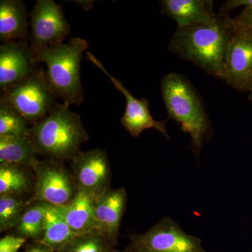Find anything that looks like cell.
I'll return each instance as SVG.
<instances>
[{"label":"cell","mask_w":252,"mask_h":252,"mask_svg":"<svg viewBox=\"0 0 252 252\" xmlns=\"http://www.w3.org/2000/svg\"><path fill=\"white\" fill-rule=\"evenodd\" d=\"M28 41H11L0 46V89L18 84L41 66Z\"/></svg>","instance_id":"7c38bea8"},{"label":"cell","mask_w":252,"mask_h":252,"mask_svg":"<svg viewBox=\"0 0 252 252\" xmlns=\"http://www.w3.org/2000/svg\"><path fill=\"white\" fill-rule=\"evenodd\" d=\"M223 81L239 92L251 89L252 28L238 23L225 53Z\"/></svg>","instance_id":"9c48e42d"},{"label":"cell","mask_w":252,"mask_h":252,"mask_svg":"<svg viewBox=\"0 0 252 252\" xmlns=\"http://www.w3.org/2000/svg\"><path fill=\"white\" fill-rule=\"evenodd\" d=\"M24 252H54L41 242H31L27 244Z\"/></svg>","instance_id":"4316f807"},{"label":"cell","mask_w":252,"mask_h":252,"mask_svg":"<svg viewBox=\"0 0 252 252\" xmlns=\"http://www.w3.org/2000/svg\"><path fill=\"white\" fill-rule=\"evenodd\" d=\"M39 154L36 146L28 136H0V163L31 168Z\"/></svg>","instance_id":"e0dca14e"},{"label":"cell","mask_w":252,"mask_h":252,"mask_svg":"<svg viewBox=\"0 0 252 252\" xmlns=\"http://www.w3.org/2000/svg\"><path fill=\"white\" fill-rule=\"evenodd\" d=\"M160 90L168 119H173L190 135L192 152L199 155L211 135L212 127L198 94L184 76L175 72L162 78Z\"/></svg>","instance_id":"7a4b0ae2"},{"label":"cell","mask_w":252,"mask_h":252,"mask_svg":"<svg viewBox=\"0 0 252 252\" xmlns=\"http://www.w3.org/2000/svg\"><path fill=\"white\" fill-rule=\"evenodd\" d=\"M30 46L34 54L62 44L70 34V26L62 7L53 0H37L31 14Z\"/></svg>","instance_id":"ba28073f"},{"label":"cell","mask_w":252,"mask_h":252,"mask_svg":"<svg viewBox=\"0 0 252 252\" xmlns=\"http://www.w3.org/2000/svg\"><path fill=\"white\" fill-rule=\"evenodd\" d=\"M115 247L98 231L79 235L57 252H113Z\"/></svg>","instance_id":"44dd1931"},{"label":"cell","mask_w":252,"mask_h":252,"mask_svg":"<svg viewBox=\"0 0 252 252\" xmlns=\"http://www.w3.org/2000/svg\"><path fill=\"white\" fill-rule=\"evenodd\" d=\"M49 204L41 201L28 204L15 229V235L31 240L41 241L44 232L46 209Z\"/></svg>","instance_id":"d6986e66"},{"label":"cell","mask_w":252,"mask_h":252,"mask_svg":"<svg viewBox=\"0 0 252 252\" xmlns=\"http://www.w3.org/2000/svg\"><path fill=\"white\" fill-rule=\"evenodd\" d=\"M132 252H207L200 238L188 234L180 225L164 217L150 229L130 235Z\"/></svg>","instance_id":"8992f818"},{"label":"cell","mask_w":252,"mask_h":252,"mask_svg":"<svg viewBox=\"0 0 252 252\" xmlns=\"http://www.w3.org/2000/svg\"><path fill=\"white\" fill-rule=\"evenodd\" d=\"M161 11L174 20L177 28L193 25L215 26L219 22L218 14H214L213 1L206 0H161Z\"/></svg>","instance_id":"5bb4252c"},{"label":"cell","mask_w":252,"mask_h":252,"mask_svg":"<svg viewBox=\"0 0 252 252\" xmlns=\"http://www.w3.org/2000/svg\"><path fill=\"white\" fill-rule=\"evenodd\" d=\"M89 43L80 37L50 46L35 54L39 63L46 64V77L58 99L66 105H80L84 100L80 67Z\"/></svg>","instance_id":"277c9868"},{"label":"cell","mask_w":252,"mask_h":252,"mask_svg":"<svg viewBox=\"0 0 252 252\" xmlns=\"http://www.w3.org/2000/svg\"><path fill=\"white\" fill-rule=\"evenodd\" d=\"M71 161L78 189L95 199L110 189V165L103 149L80 152Z\"/></svg>","instance_id":"8fae6325"},{"label":"cell","mask_w":252,"mask_h":252,"mask_svg":"<svg viewBox=\"0 0 252 252\" xmlns=\"http://www.w3.org/2000/svg\"><path fill=\"white\" fill-rule=\"evenodd\" d=\"M31 137L28 122L14 109L0 103V136Z\"/></svg>","instance_id":"603a6c76"},{"label":"cell","mask_w":252,"mask_h":252,"mask_svg":"<svg viewBox=\"0 0 252 252\" xmlns=\"http://www.w3.org/2000/svg\"><path fill=\"white\" fill-rule=\"evenodd\" d=\"M215 26L193 25L177 28L168 49L212 77L224 79V61L228 43L238 23L229 16L218 14Z\"/></svg>","instance_id":"6da1fadb"},{"label":"cell","mask_w":252,"mask_h":252,"mask_svg":"<svg viewBox=\"0 0 252 252\" xmlns=\"http://www.w3.org/2000/svg\"><path fill=\"white\" fill-rule=\"evenodd\" d=\"M88 59L94 66L100 69L110 79L114 87L120 91L126 101V107L124 116L121 119V124L133 138H138L141 134L147 129H154L164 136L167 140H170V136L167 131V120L158 122L152 117L149 110V102L145 97L138 99L134 97L120 81L113 77L99 61L90 51L86 52Z\"/></svg>","instance_id":"30bf717a"},{"label":"cell","mask_w":252,"mask_h":252,"mask_svg":"<svg viewBox=\"0 0 252 252\" xmlns=\"http://www.w3.org/2000/svg\"><path fill=\"white\" fill-rule=\"evenodd\" d=\"M27 242L15 235H6L0 240V252H18Z\"/></svg>","instance_id":"cb8c5ba5"},{"label":"cell","mask_w":252,"mask_h":252,"mask_svg":"<svg viewBox=\"0 0 252 252\" xmlns=\"http://www.w3.org/2000/svg\"><path fill=\"white\" fill-rule=\"evenodd\" d=\"M58 160H39L32 164L35 178L32 200L56 207H64L70 203L78 188L74 177Z\"/></svg>","instance_id":"52a82bcc"},{"label":"cell","mask_w":252,"mask_h":252,"mask_svg":"<svg viewBox=\"0 0 252 252\" xmlns=\"http://www.w3.org/2000/svg\"><path fill=\"white\" fill-rule=\"evenodd\" d=\"M28 203L21 196L0 195V231L16 228Z\"/></svg>","instance_id":"7402d4cb"},{"label":"cell","mask_w":252,"mask_h":252,"mask_svg":"<svg viewBox=\"0 0 252 252\" xmlns=\"http://www.w3.org/2000/svg\"><path fill=\"white\" fill-rule=\"evenodd\" d=\"M241 26L252 28V7H246L235 18Z\"/></svg>","instance_id":"484cf974"},{"label":"cell","mask_w":252,"mask_h":252,"mask_svg":"<svg viewBox=\"0 0 252 252\" xmlns=\"http://www.w3.org/2000/svg\"><path fill=\"white\" fill-rule=\"evenodd\" d=\"M249 91H250V98L252 100V86L251 89H250V90Z\"/></svg>","instance_id":"f1b7e54d"},{"label":"cell","mask_w":252,"mask_h":252,"mask_svg":"<svg viewBox=\"0 0 252 252\" xmlns=\"http://www.w3.org/2000/svg\"><path fill=\"white\" fill-rule=\"evenodd\" d=\"M57 99L41 66L29 77L1 91L0 103L14 109L33 126L52 112L59 104Z\"/></svg>","instance_id":"5b68a950"},{"label":"cell","mask_w":252,"mask_h":252,"mask_svg":"<svg viewBox=\"0 0 252 252\" xmlns=\"http://www.w3.org/2000/svg\"><path fill=\"white\" fill-rule=\"evenodd\" d=\"M240 6H246V7H252V0H229L222 6L220 14L228 16L230 10L236 9Z\"/></svg>","instance_id":"d4e9b609"},{"label":"cell","mask_w":252,"mask_h":252,"mask_svg":"<svg viewBox=\"0 0 252 252\" xmlns=\"http://www.w3.org/2000/svg\"><path fill=\"white\" fill-rule=\"evenodd\" d=\"M29 167L0 163V195H21L34 189L27 169Z\"/></svg>","instance_id":"ffe728a7"},{"label":"cell","mask_w":252,"mask_h":252,"mask_svg":"<svg viewBox=\"0 0 252 252\" xmlns=\"http://www.w3.org/2000/svg\"><path fill=\"white\" fill-rule=\"evenodd\" d=\"M127 206L125 189H109L94 200V213L99 232L114 247L117 245L119 228Z\"/></svg>","instance_id":"4fadbf2b"},{"label":"cell","mask_w":252,"mask_h":252,"mask_svg":"<svg viewBox=\"0 0 252 252\" xmlns=\"http://www.w3.org/2000/svg\"><path fill=\"white\" fill-rule=\"evenodd\" d=\"M29 36L26 7L21 0L0 1V41H28Z\"/></svg>","instance_id":"2e32d148"},{"label":"cell","mask_w":252,"mask_h":252,"mask_svg":"<svg viewBox=\"0 0 252 252\" xmlns=\"http://www.w3.org/2000/svg\"><path fill=\"white\" fill-rule=\"evenodd\" d=\"M31 135L39 154L58 161L72 160L89 137L80 116L64 103L32 126Z\"/></svg>","instance_id":"3957f363"},{"label":"cell","mask_w":252,"mask_h":252,"mask_svg":"<svg viewBox=\"0 0 252 252\" xmlns=\"http://www.w3.org/2000/svg\"><path fill=\"white\" fill-rule=\"evenodd\" d=\"M113 252H132L131 251L130 249H129L128 248H127L126 249V250H122V251H120V250H117V249H116V250H114V251Z\"/></svg>","instance_id":"83f0119b"},{"label":"cell","mask_w":252,"mask_h":252,"mask_svg":"<svg viewBox=\"0 0 252 252\" xmlns=\"http://www.w3.org/2000/svg\"><path fill=\"white\" fill-rule=\"evenodd\" d=\"M75 236L59 207L49 205L46 211L44 235L39 242L57 252Z\"/></svg>","instance_id":"ac0fdd59"},{"label":"cell","mask_w":252,"mask_h":252,"mask_svg":"<svg viewBox=\"0 0 252 252\" xmlns=\"http://www.w3.org/2000/svg\"><path fill=\"white\" fill-rule=\"evenodd\" d=\"M94 198L78 189L72 201L60 211L71 230L76 235L98 231L99 226L94 213Z\"/></svg>","instance_id":"9a60e30c"}]
</instances>
